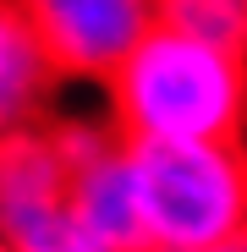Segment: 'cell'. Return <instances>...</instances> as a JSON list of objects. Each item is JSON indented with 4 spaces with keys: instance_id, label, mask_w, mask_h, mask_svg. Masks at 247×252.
<instances>
[{
    "instance_id": "6da1fadb",
    "label": "cell",
    "mask_w": 247,
    "mask_h": 252,
    "mask_svg": "<svg viewBox=\"0 0 247 252\" xmlns=\"http://www.w3.org/2000/svg\"><path fill=\"white\" fill-rule=\"evenodd\" d=\"M121 143H247V55L154 28L105 82Z\"/></svg>"
},
{
    "instance_id": "7a4b0ae2",
    "label": "cell",
    "mask_w": 247,
    "mask_h": 252,
    "mask_svg": "<svg viewBox=\"0 0 247 252\" xmlns=\"http://www.w3.org/2000/svg\"><path fill=\"white\" fill-rule=\"evenodd\" d=\"M148 252H198L247 230V143H127Z\"/></svg>"
},
{
    "instance_id": "3957f363",
    "label": "cell",
    "mask_w": 247,
    "mask_h": 252,
    "mask_svg": "<svg viewBox=\"0 0 247 252\" xmlns=\"http://www.w3.org/2000/svg\"><path fill=\"white\" fill-rule=\"evenodd\" d=\"M61 82H105L159 28V0H22Z\"/></svg>"
},
{
    "instance_id": "277c9868",
    "label": "cell",
    "mask_w": 247,
    "mask_h": 252,
    "mask_svg": "<svg viewBox=\"0 0 247 252\" xmlns=\"http://www.w3.org/2000/svg\"><path fill=\"white\" fill-rule=\"evenodd\" d=\"M71 236V164L50 137V121L0 137V247L55 252Z\"/></svg>"
},
{
    "instance_id": "5b68a950",
    "label": "cell",
    "mask_w": 247,
    "mask_h": 252,
    "mask_svg": "<svg viewBox=\"0 0 247 252\" xmlns=\"http://www.w3.org/2000/svg\"><path fill=\"white\" fill-rule=\"evenodd\" d=\"M71 230L82 241H99L115 252H148L143 197H138L127 143L115 154H105L99 164H88V170H71Z\"/></svg>"
},
{
    "instance_id": "8992f818",
    "label": "cell",
    "mask_w": 247,
    "mask_h": 252,
    "mask_svg": "<svg viewBox=\"0 0 247 252\" xmlns=\"http://www.w3.org/2000/svg\"><path fill=\"white\" fill-rule=\"evenodd\" d=\"M61 71L44 55L22 0H0V137L44 126L55 115Z\"/></svg>"
},
{
    "instance_id": "52a82bcc",
    "label": "cell",
    "mask_w": 247,
    "mask_h": 252,
    "mask_svg": "<svg viewBox=\"0 0 247 252\" xmlns=\"http://www.w3.org/2000/svg\"><path fill=\"white\" fill-rule=\"evenodd\" d=\"M159 28L247 55V0H159Z\"/></svg>"
},
{
    "instance_id": "ba28073f",
    "label": "cell",
    "mask_w": 247,
    "mask_h": 252,
    "mask_svg": "<svg viewBox=\"0 0 247 252\" xmlns=\"http://www.w3.org/2000/svg\"><path fill=\"white\" fill-rule=\"evenodd\" d=\"M55 252H115V247H99V241H82V236H71L66 247H55Z\"/></svg>"
},
{
    "instance_id": "9c48e42d",
    "label": "cell",
    "mask_w": 247,
    "mask_h": 252,
    "mask_svg": "<svg viewBox=\"0 0 247 252\" xmlns=\"http://www.w3.org/2000/svg\"><path fill=\"white\" fill-rule=\"evenodd\" d=\"M198 252H247V230L231 236V241H214V247H198Z\"/></svg>"
},
{
    "instance_id": "30bf717a",
    "label": "cell",
    "mask_w": 247,
    "mask_h": 252,
    "mask_svg": "<svg viewBox=\"0 0 247 252\" xmlns=\"http://www.w3.org/2000/svg\"><path fill=\"white\" fill-rule=\"evenodd\" d=\"M0 252H11V247H0Z\"/></svg>"
}]
</instances>
